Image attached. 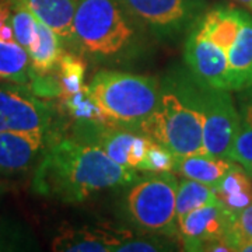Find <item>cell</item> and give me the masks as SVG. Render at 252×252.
<instances>
[{
	"label": "cell",
	"instance_id": "cell-12",
	"mask_svg": "<svg viewBox=\"0 0 252 252\" xmlns=\"http://www.w3.org/2000/svg\"><path fill=\"white\" fill-rule=\"evenodd\" d=\"M130 233L112 227H81L64 230L54 240V251L66 252H114Z\"/></svg>",
	"mask_w": 252,
	"mask_h": 252
},
{
	"label": "cell",
	"instance_id": "cell-14",
	"mask_svg": "<svg viewBox=\"0 0 252 252\" xmlns=\"http://www.w3.org/2000/svg\"><path fill=\"white\" fill-rule=\"evenodd\" d=\"M230 91L252 86V16L245 11L243 24L234 42L227 51Z\"/></svg>",
	"mask_w": 252,
	"mask_h": 252
},
{
	"label": "cell",
	"instance_id": "cell-11",
	"mask_svg": "<svg viewBox=\"0 0 252 252\" xmlns=\"http://www.w3.org/2000/svg\"><path fill=\"white\" fill-rule=\"evenodd\" d=\"M234 216V213L217 200L181 217L177 225L184 250L205 251L209 244L224 240Z\"/></svg>",
	"mask_w": 252,
	"mask_h": 252
},
{
	"label": "cell",
	"instance_id": "cell-29",
	"mask_svg": "<svg viewBox=\"0 0 252 252\" xmlns=\"http://www.w3.org/2000/svg\"><path fill=\"white\" fill-rule=\"evenodd\" d=\"M238 251L241 252H252V240H248V241H245V243L240 247V250Z\"/></svg>",
	"mask_w": 252,
	"mask_h": 252
},
{
	"label": "cell",
	"instance_id": "cell-1",
	"mask_svg": "<svg viewBox=\"0 0 252 252\" xmlns=\"http://www.w3.org/2000/svg\"><path fill=\"white\" fill-rule=\"evenodd\" d=\"M137 180L136 170L111 160L99 147L59 137L42 157L32 178L36 193L79 203L108 189L124 188Z\"/></svg>",
	"mask_w": 252,
	"mask_h": 252
},
{
	"label": "cell",
	"instance_id": "cell-22",
	"mask_svg": "<svg viewBox=\"0 0 252 252\" xmlns=\"http://www.w3.org/2000/svg\"><path fill=\"white\" fill-rule=\"evenodd\" d=\"M87 72V63L86 61L72 52L62 54L59 66H58V74L62 83L63 95L73 94L79 91L84 86Z\"/></svg>",
	"mask_w": 252,
	"mask_h": 252
},
{
	"label": "cell",
	"instance_id": "cell-2",
	"mask_svg": "<svg viewBox=\"0 0 252 252\" xmlns=\"http://www.w3.org/2000/svg\"><path fill=\"white\" fill-rule=\"evenodd\" d=\"M139 132L170 149L175 157L205 153L202 84L188 67H175L160 80V98Z\"/></svg>",
	"mask_w": 252,
	"mask_h": 252
},
{
	"label": "cell",
	"instance_id": "cell-15",
	"mask_svg": "<svg viewBox=\"0 0 252 252\" xmlns=\"http://www.w3.org/2000/svg\"><path fill=\"white\" fill-rule=\"evenodd\" d=\"M234 160L207 153H193L175 157L174 171L181 177L202 182L215 189L234 165Z\"/></svg>",
	"mask_w": 252,
	"mask_h": 252
},
{
	"label": "cell",
	"instance_id": "cell-4",
	"mask_svg": "<svg viewBox=\"0 0 252 252\" xmlns=\"http://www.w3.org/2000/svg\"><path fill=\"white\" fill-rule=\"evenodd\" d=\"M93 97L118 125L139 132L160 98V80L153 76L102 69L89 84Z\"/></svg>",
	"mask_w": 252,
	"mask_h": 252
},
{
	"label": "cell",
	"instance_id": "cell-6",
	"mask_svg": "<svg viewBox=\"0 0 252 252\" xmlns=\"http://www.w3.org/2000/svg\"><path fill=\"white\" fill-rule=\"evenodd\" d=\"M137 24L158 39L177 38L205 11V0H118Z\"/></svg>",
	"mask_w": 252,
	"mask_h": 252
},
{
	"label": "cell",
	"instance_id": "cell-24",
	"mask_svg": "<svg viewBox=\"0 0 252 252\" xmlns=\"http://www.w3.org/2000/svg\"><path fill=\"white\" fill-rule=\"evenodd\" d=\"M174 165H175V156L172 154L171 150L153 140L146 152L143 161L137 167V171L160 174V172L174 171Z\"/></svg>",
	"mask_w": 252,
	"mask_h": 252
},
{
	"label": "cell",
	"instance_id": "cell-9",
	"mask_svg": "<svg viewBox=\"0 0 252 252\" xmlns=\"http://www.w3.org/2000/svg\"><path fill=\"white\" fill-rule=\"evenodd\" d=\"M58 139L56 130L0 132V177H17L35 170Z\"/></svg>",
	"mask_w": 252,
	"mask_h": 252
},
{
	"label": "cell",
	"instance_id": "cell-13",
	"mask_svg": "<svg viewBox=\"0 0 252 252\" xmlns=\"http://www.w3.org/2000/svg\"><path fill=\"white\" fill-rule=\"evenodd\" d=\"M10 6H21L38 21L52 28L63 42L74 44L73 20L77 0H4Z\"/></svg>",
	"mask_w": 252,
	"mask_h": 252
},
{
	"label": "cell",
	"instance_id": "cell-7",
	"mask_svg": "<svg viewBox=\"0 0 252 252\" xmlns=\"http://www.w3.org/2000/svg\"><path fill=\"white\" fill-rule=\"evenodd\" d=\"M55 119L51 99L39 98L27 84L0 80V132H51Z\"/></svg>",
	"mask_w": 252,
	"mask_h": 252
},
{
	"label": "cell",
	"instance_id": "cell-17",
	"mask_svg": "<svg viewBox=\"0 0 252 252\" xmlns=\"http://www.w3.org/2000/svg\"><path fill=\"white\" fill-rule=\"evenodd\" d=\"M215 190L219 200L237 215L252 203V177L238 162H234Z\"/></svg>",
	"mask_w": 252,
	"mask_h": 252
},
{
	"label": "cell",
	"instance_id": "cell-5",
	"mask_svg": "<svg viewBox=\"0 0 252 252\" xmlns=\"http://www.w3.org/2000/svg\"><path fill=\"white\" fill-rule=\"evenodd\" d=\"M177 188L178 180L171 171L135 184L127 193L126 209L136 227L154 234H178Z\"/></svg>",
	"mask_w": 252,
	"mask_h": 252
},
{
	"label": "cell",
	"instance_id": "cell-27",
	"mask_svg": "<svg viewBox=\"0 0 252 252\" xmlns=\"http://www.w3.org/2000/svg\"><path fill=\"white\" fill-rule=\"evenodd\" d=\"M172 244L168 241L162 240L161 237H129L126 238L124 243L121 244L117 248V252H153V251H165V250H171Z\"/></svg>",
	"mask_w": 252,
	"mask_h": 252
},
{
	"label": "cell",
	"instance_id": "cell-19",
	"mask_svg": "<svg viewBox=\"0 0 252 252\" xmlns=\"http://www.w3.org/2000/svg\"><path fill=\"white\" fill-rule=\"evenodd\" d=\"M61 107L62 109L73 118L74 122L80 124H99L107 126H121L104 112V109L99 107V104L93 97L89 86H83L80 90L62 95L61 97Z\"/></svg>",
	"mask_w": 252,
	"mask_h": 252
},
{
	"label": "cell",
	"instance_id": "cell-28",
	"mask_svg": "<svg viewBox=\"0 0 252 252\" xmlns=\"http://www.w3.org/2000/svg\"><path fill=\"white\" fill-rule=\"evenodd\" d=\"M11 13L13 9L7 1H0V38L4 41H14L11 27Z\"/></svg>",
	"mask_w": 252,
	"mask_h": 252
},
{
	"label": "cell",
	"instance_id": "cell-18",
	"mask_svg": "<svg viewBox=\"0 0 252 252\" xmlns=\"http://www.w3.org/2000/svg\"><path fill=\"white\" fill-rule=\"evenodd\" d=\"M237 109L240 126L231 160L238 162L252 177V86L237 91Z\"/></svg>",
	"mask_w": 252,
	"mask_h": 252
},
{
	"label": "cell",
	"instance_id": "cell-8",
	"mask_svg": "<svg viewBox=\"0 0 252 252\" xmlns=\"http://www.w3.org/2000/svg\"><path fill=\"white\" fill-rule=\"evenodd\" d=\"M202 111L205 153L231 158L240 126L238 109L231 91L202 84Z\"/></svg>",
	"mask_w": 252,
	"mask_h": 252
},
{
	"label": "cell",
	"instance_id": "cell-16",
	"mask_svg": "<svg viewBox=\"0 0 252 252\" xmlns=\"http://www.w3.org/2000/svg\"><path fill=\"white\" fill-rule=\"evenodd\" d=\"M32 74H46L58 70L62 56V39L52 28L38 21L36 38L27 49Z\"/></svg>",
	"mask_w": 252,
	"mask_h": 252
},
{
	"label": "cell",
	"instance_id": "cell-20",
	"mask_svg": "<svg viewBox=\"0 0 252 252\" xmlns=\"http://www.w3.org/2000/svg\"><path fill=\"white\" fill-rule=\"evenodd\" d=\"M32 77L30 55L16 41L0 38V80L28 84Z\"/></svg>",
	"mask_w": 252,
	"mask_h": 252
},
{
	"label": "cell",
	"instance_id": "cell-26",
	"mask_svg": "<svg viewBox=\"0 0 252 252\" xmlns=\"http://www.w3.org/2000/svg\"><path fill=\"white\" fill-rule=\"evenodd\" d=\"M39 98L54 99L61 98L63 95V89L58 73H46V74H32L31 81L27 84Z\"/></svg>",
	"mask_w": 252,
	"mask_h": 252
},
{
	"label": "cell",
	"instance_id": "cell-30",
	"mask_svg": "<svg viewBox=\"0 0 252 252\" xmlns=\"http://www.w3.org/2000/svg\"><path fill=\"white\" fill-rule=\"evenodd\" d=\"M237 1H240V3H243L245 6H248L250 9L252 7V0H237Z\"/></svg>",
	"mask_w": 252,
	"mask_h": 252
},
{
	"label": "cell",
	"instance_id": "cell-21",
	"mask_svg": "<svg viewBox=\"0 0 252 252\" xmlns=\"http://www.w3.org/2000/svg\"><path fill=\"white\" fill-rule=\"evenodd\" d=\"M219 198L216 190L212 187H207L198 181L184 178L178 182L177 188V221L181 217L188 215L189 212L195 210L200 206L217 202Z\"/></svg>",
	"mask_w": 252,
	"mask_h": 252
},
{
	"label": "cell",
	"instance_id": "cell-23",
	"mask_svg": "<svg viewBox=\"0 0 252 252\" xmlns=\"http://www.w3.org/2000/svg\"><path fill=\"white\" fill-rule=\"evenodd\" d=\"M11 27L14 34V41L21 46L28 49L34 44L36 38V24L38 20L35 16L21 6H11Z\"/></svg>",
	"mask_w": 252,
	"mask_h": 252
},
{
	"label": "cell",
	"instance_id": "cell-25",
	"mask_svg": "<svg viewBox=\"0 0 252 252\" xmlns=\"http://www.w3.org/2000/svg\"><path fill=\"white\" fill-rule=\"evenodd\" d=\"M248 240H252V203L235 215L224 237V241L233 251H238Z\"/></svg>",
	"mask_w": 252,
	"mask_h": 252
},
{
	"label": "cell",
	"instance_id": "cell-3",
	"mask_svg": "<svg viewBox=\"0 0 252 252\" xmlns=\"http://www.w3.org/2000/svg\"><path fill=\"white\" fill-rule=\"evenodd\" d=\"M74 44L98 62L133 58L142 45L137 24L118 0H77Z\"/></svg>",
	"mask_w": 252,
	"mask_h": 252
},
{
	"label": "cell",
	"instance_id": "cell-31",
	"mask_svg": "<svg viewBox=\"0 0 252 252\" xmlns=\"http://www.w3.org/2000/svg\"><path fill=\"white\" fill-rule=\"evenodd\" d=\"M251 9H252V7H251Z\"/></svg>",
	"mask_w": 252,
	"mask_h": 252
},
{
	"label": "cell",
	"instance_id": "cell-10",
	"mask_svg": "<svg viewBox=\"0 0 252 252\" xmlns=\"http://www.w3.org/2000/svg\"><path fill=\"white\" fill-rule=\"evenodd\" d=\"M184 62L202 84L230 91L228 61L224 51L210 41L193 23L184 46Z\"/></svg>",
	"mask_w": 252,
	"mask_h": 252
}]
</instances>
